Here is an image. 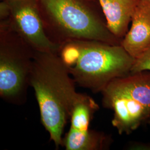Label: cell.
<instances>
[{"mask_svg": "<svg viewBox=\"0 0 150 150\" xmlns=\"http://www.w3.org/2000/svg\"><path fill=\"white\" fill-rule=\"evenodd\" d=\"M8 6L5 19L10 26L35 51L59 53L61 45L48 38L37 0H5Z\"/></svg>", "mask_w": 150, "mask_h": 150, "instance_id": "8992f818", "label": "cell"}, {"mask_svg": "<svg viewBox=\"0 0 150 150\" xmlns=\"http://www.w3.org/2000/svg\"><path fill=\"white\" fill-rule=\"evenodd\" d=\"M131 22L121 45L136 59L150 46V0H139Z\"/></svg>", "mask_w": 150, "mask_h": 150, "instance_id": "ba28073f", "label": "cell"}, {"mask_svg": "<svg viewBox=\"0 0 150 150\" xmlns=\"http://www.w3.org/2000/svg\"><path fill=\"white\" fill-rule=\"evenodd\" d=\"M37 1H38V0H37Z\"/></svg>", "mask_w": 150, "mask_h": 150, "instance_id": "5bb4252c", "label": "cell"}, {"mask_svg": "<svg viewBox=\"0 0 150 150\" xmlns=\"http://www.w3.org/2000/svg\"><path fill=\"white\" fill-rule=\"evenodd\" d=\"M139 0H98L107 27L116 37L122 39L129 30L131 17Z\"/></svg>", "mask_w": 150, "mask_h": 150, "instance_id": "9c48e42d", "label": "cell"}, {"mask_svg": "<svg viewBox=\"0 0 150 150\" xmlns=\"http://www.w3.org/2000/svg\"><path fill=\"white\" fill-rule=\"evenodd\" d=\"M59 54L79 86L101 92L113 80L130 74L134 59L121 45L74 40L61 45Z\"/></svg>", "mask_w": 150, "mask_h": 150, "instance_id": "7a4b0ae2", "label": "cell"}, {"mask_svg": "<svg viewBox=\"0 0 150 150\" xmlns=\"http://www.w3.org/2000/svg\"><path fill=\"white\" fill-rule=\"evenodd\" d=\"M146 122L150 125V116L149 117V118H148V120H147V121Z\"/></svg>", "mask_w": 150, "mask_h": 150, "instance_id": "7c38bea8", "label": "cell"}, {"mask_svg": "<svg viewBox=\"0 0 150 150\" xmlns=\"http://www.w3.org/2000/svg\"><path fill=\"white\" fill-rule=\"evenodd\" d=\"M58 53L35 51L30 79L38 101L42 123L58 148L76 102L82 93Z\"/></svg>", "mask_w": 150, "mask_h": 150, "instance_id": "6da1fadb", "label": "cell"}, {"mask_svg": "<svg viewBox=\"0 0 150 150\" xmlns=\"http://www.w3.org/2000/svg\"><path fill=\"white\" fill-rule=\"evenodd\" d=\"M103 107L112 110L113 126L129 134L150 116V71L129 74L111 81L101 92Z\"/></svg>", "mask_w": 150, "mask_h": 150, "instance_id": "277c9868", "label": "cell"}, {"mask_svg": "<svg viewBox=\"0 0 150 150\" xmlns=\"http://www.w3.org/2000/svg\"><path fill=\"white\" fill-rule=\"evenodd\" d=\"M99 106L91 97L81 94L71 116V126L62 140L66 150H103L110 148L112 140L103 132L89 129L94 113Z\"/></svg>", "mask_w": 150, "mask_h": 150, "instance_id": "52a82bcc", "label": "cell"}, {"mask_svg": "<svg viewBox=\"0 0 150 150\" xmlns=\"http://www.w3.org/2000/svg\"><path fill=\"white\" fill-rule=\"evenodd\" d=\"M88 1H92V0H88Z\"/></svg>", "mask_w": 150, "mask_h": 150, "instance_id": "4fadbf2b", "label": "cell"}, {"mask_svg": "<svg viewBox=\"0 0 150 150\" xmlns=\"http://www.w3.org/2000/svg\"><path fill=\"white\" fill-rule=\"evenodd\" d=\"M35 52L5 20H1L0 96L6 102H26Z\"/></svg>", "mask_w": 150, "mask_h": 150, "instance_id": "5b68a950", "label": "cell"}, {"mask_svg": "<svg viewBox=\"0 0 150 150\" xmlns=\"http://www.w3.org/2000/svg\"><path fill=\"white\" fill-rule=\"evenodd\" d=\"M145 71H150V46L145 52L134 60L131 70V74Z\"/></svg>", "mask_w": 150, "mask_h": 150, "instance_id": "30bf717a", "label": "cell"}, {"mask_svg": "<svg viewBox=\"0 0 150 150\" xmlns=\"http://www.w3.org/2000/svg\"><path fill=\"white\" fill-rule=\"evenodd\" d=\"M126 148L129 150H150V142L132 141L127 144Z\"/></svg>", "mask_w": 150, "mask_h": 150, "instance_id": "8fae6325", "label": "cell"}, {"mask_svg": "<svg viewBox=\"0 0 150 150\" xmlns=\"http://www.w3.org/2000/svg\"><path fill=\"white\" fill-rule=\"evenodd\" d=\"M48 38L61 45L74 40L121 45L88 0H38Z\"/></svg>", "mask_w": 150, "mask_h": 150, "instance_id": "3957f363", "label": "cell"}]
</instances>
